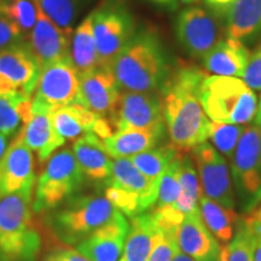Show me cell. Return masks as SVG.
I'll list each match as a JSON object with an SVG mask.
<instances>
[{"mask_svg": "<svg viewBox=\"0 0 261 261\" xmlns=\"http://www.w3.org/2000/svg\"><path fill=\"white\" fill-rule=\"evenodd\" d=\"M109 122L116 130L148 129L166 132L162 99L156 92H130L120 94Z\"/></svg>", "mask_w": 261, "mask_h": 261, "instance_id": "obj_10", "label": "cell"}, {"mask_svg": "<svg viewBox=\"0 0 261 261\" xmlns=\"http://www.w3.org/2000/svg\"><path fill=\"white\" fill-rule=\"evenodd\" d=\"M32 116V98L19 93H0V133L11 137Z\"/></svg>", "mask_w": 261, "mask_h": 261, "instance_id": "obj_29", "label": "cell"}, {"mask_svg": "<svg viewBox=\"0 0 261 261\" xmlns=\"http://www.w3.org/2000/svg\"><path fill=\"white\" fill-rule=\"evenodd\" d=\"M208 6H211V9L214 12H217L218 15H224L226 16L227 11L232 6V2L231 0H205Z\"/></svg>", "mask_w": 261, "mask_h": 261, "instance_id": "obj_41", "label": "cell"}, {"mask_svg": "<svg viewBox=\"0 0 261 261\" xmlns=\"http://www.w3.org/2000/svg\"><path fill=\"white\" fill-rule=\"evenodd\" d=\"M165 132L148 129L116 130L112 136L102 139V144L110 158L129 159L140 152L154 149L161 142Z\"/></svg>", "mask_w": 261, "mask_h": 261, "instance_id": "obj_23", "label": "cell"}, {"mask_svg": "<svg viewBox=\"0 0 261 261\" xmlns=\"http://www.w3.org/2000/svg\"><path fill=\"white\" fill-rule=\"evenodd\" d=\"M200 212L204 224L220 243L227 244L234 236L240 215L233 208H226L207 196H200Z\"/></svg>", "mask_w": 261, "mask_h": 261, "instance_id": "obj_27", "label": "cell"}, {"mask_svg": "<svg viewBox=\"0 0 261 261\" xmlns=\"http://www.w3.org/2000/svg\"><path fill=\"white\" fill-rule=\"evenodd\" d=\"M99 117L79 103L60 108L51 113L54 128L64 140L79 139L87 133H92Z\"/></svg>", "mask_w": 261, "mask_h": 261, "instance_id": "obj_26", "label": "cell"}, {"mask_svg": "<svg viewBox=\"0 0 261 261\" xmlns=\"http://www.w3.org/2000/svg\"><path fill=\"white\" fill-rule=\"evenodd\" d=\"M121 87L109 68L96 69L80 74V104L98 116H110L115 108Z\"/></svg>", "mask_w": 261, "mask_h": 261, "instance_id": "obj_16", "label": "cell"}, {"mask_svg": "<svg viewBox=\"0 0 261 261\" xmlns=\"http://www.w3.org/2000/svg\"><path fill=\"white\" fill-rule=\"evenodd\" d=\"M231 2H232V5L234 4V2H236V0H231Z\"/></svg>", "mask_w": 261, "mask_h": 261, "instance_id": "obj_49", "label": "cell"}, {"mask_svg": "<svg viewBox=\"0 0 261 261\" xmlns=\"http://www.w3.org/2000/svg\"><path fill=\"white\" fill-rule=\"evenodd\" d=\"M255 125L259 127V129L261 130V99L259 106H257V112H256V116H255Z\"/></svg>", "mask_w": 261, "mask_h": 261, "instance_id": "obj_46", "label": "cell"}, {"mask_svg": "<svg viewBox=\"0 0 261 261\" xmlns=\"http://www.w3.org/2000/svg\"><path fill=\"white\" fill-rule=\"evenodd\" d=\"M0 10L21 29L24 37L29 35L37 19L34 0H0Z\"/></svg>", "mask_w": 261, "mask_h": 261, "instance_id": "obj_35", "label": "cell"}, {"mask_svg": "<svg viewBox=\"0 0 261 261\" xmlns=\"http://www.w3.org/2000/svg\"><path fill=\"white\" fill-rule=\"evenodd\" d=\"M158 224L152 213L132 218L125 247L119 261H146L154 246Z\"/></svg>", "mask_w": 261, "mask_h": 261, "instance_id": "obj_25", "label": "cell"}, {"mask_svg": "<svg viewBox=\"0 0 261 261\" xmlns=\"http://www.w3.org/2000/svg\"><path fill=\"white\" fill-rule=\"evenodd\" d=\"M244 128L246 127L242 125L212 121L208 139L212 140L213 146L220 154H224L227 159L232 160L234 150L237 148Z\"/></svg>", "mask_w": 261, "mask_h": 261, "instance_id": "obj_34", "label": "cell"}, {"mask_svg": "<svg viewBox=\"0 0 261 261\" xmlns=\"http://www.w3.org/2000/svg\"><path fill=\"white\" fill-rule=\"evenodd\" d=\"M179 249L196 261H219L221 248L204 224L201 212L187 214L175 230Z\"/></svg>", "mask_w": 261, "mask_h": 261, "instance_id": "obj_18", "label": "cell"}, {"mask_svg": "<svg viewBox=\"0 0 261 261\" xmlns=\"http://www.w3.org/2000/svg\"><path fill=\"white\" fill-rule=\"evenodd\" d=\"M73 152L85 178L93 181H108L112 174L113 161L99 137L94 133L80 137L74 143Z\"/></svg>", "mask_w": 261, "mask_h": 261, "instance_id": "obj_22", "label": "cell"}, {"mask_svg": "<svg viewBox=\"0 0 261 261\" xmlns=\"http://www.w3.org/2000/svg\"><path fill=\"white\" fill-rule=\"evenodd\" d=\"M40 67L27 44L0 50V93H19L32 98Z\"/></svg>", "mask_w": 261, "mask_h": 261, "instance_id": "obj_11", "label": "cell"}, {"mask_svg": "<svg viewBox=\"0 0 261 261\" xmlns=\"http://www.w3.org/2000/svg\"><path fill=\"white\" fill-rule=\"evenodd\" d=\"M117 212L106 196H74L47 214L46 224L61 242L77 246Z\"/></svg>", "mask_w": 261, "mask_h": 261, "instance_id": "obj_5", "label": "cell"}, {"mask_svg": "<svg viewBox=\"0 0 261 261\" xmlns=\"http://www.w3.org/2000/svg\"><path fill=\"white\" fill-rule=\"evenodd\" d=\"M45 15L64 31L73 35L75 19L80 11V0H34Z\"/></svg>", "mask_w": 261, "mask_h": 261, "instance_id": "obj_33", "label": "cell"}, {"mask_svg": "<svg viewBox=\"0 0 261 261\" xmlns=\"http://www.w3.org/2000/svg\"><path fill=\"white\" fill-rule=\"evenodd\" d=\"M225 17L227 38L252 40L261 33V0H236Z\"/></svg>", "mask_w": 261, "mask_h": 261, "instance_id": "obj_24", "label": "cell"}, {"mask_svg": "<svg viewBox=\"0 0 261 261\" xmlns=\"http://www.w3.org/2000/svg\"><path fill=\"white\" fill-rule=\"evenodd\" d=\"M242 79L252 90L261 91V45L250 56Z\"/></svg>", "mask_w": 261, "mask_h": 261, "instance_id": "obj_39", "label": "cell"}, {"mask_svg": "<svg viewBox=\"0 0 261 261\" xmlns=\"http://www.w3.org/2000/svg\"><path fill=\"white\" fill-rule=\"evenodd\" d=\"M35 182L33 151L25 145L19 130L0 159V198L23 191H33Z\"/></svg>", "mask_w": 261, "mask_h": 261, "instance_id": "obj_14", "label": "cell"}, {"mask_svg": "<svg viewBox=\"0 0 261 261\" xmlns=\"http://www.w3.org/2000/svg\"><path fill=\"white\" fill-rule=\"evenodd\" d=\"M76 103L80 104V73L70 56L44 65L32 99V110L54 113Z\"/></svg>", "mask_w": 261, "mask_h": 261, "instance_id": "obj_8", "label": "cell"}, {"mask_svg": "<svg viewBox=\"0 0 261 261\" xmlns=\"http://www.w3.org/2000/svg\"><path fill=\"white\" fill-rule=\"evenodd\" d=\"M247 215L250 218V220H252L256 226H259L261 228V205L257 208V210H254L253 212H250V213H248Z\"/></svg>", "mask_w": 261, "mask_h": 261, "instance_id": "obj_43", "label": "cell"}, {"mask_svg": "<svg viewBox=\"0 0 261 261\" xmlns=\"http://www.w3.org/2000/svg\"><path fill=\"white\" fill-rule=\"evenodd\" d=\"M254 261H261V241L257 244L256 250H255V255H254Z\"/></svg>", "mask_w": 261, "mask_h": 261, "instance_id": "obj_47", "label": "cell"}, {"mask_svg": "<svg viewBox=\"0 0 261 261\" xmlns=\"http://www.w3.org/2000/svg\"><path fill=\"white\" fill-rule=\"evenodd\" d=\"M70 60L80 74L96 69L98 52L94 40L92 14L86 16L74 29L70 41Z\"/></svg>", "mask_w": 261, "mask_h": 261, "instance_id": "obj_28", "label": "cell"}, {"mask_svg": "<svg viewBox=\"0 0 261 261\" xmlns=\"http://www.w3.org/2000/svg\"><path fill=\"white\" fill-rule=\"evenodd\" d=\"M178 178L180 194L173 207L184 215L200 211V196L202 194L200 181L192 160L189 156H180Z\"/></svg>", "mask_w": 261, "mask_h": 261, "instance_id": "obj_31", "label": "cell"}, {"mask_svg": "<svg viewBox=\"0 0 261 261\" xmlns=\"http://www.w3.org/2000/svg\"><path fill=\"white\" fill-rule=\"evenodd\" d=\"M249 50L244 42L225 38L218 42L203 58L204 68L212 75L236 76L242 79L250 61Z\"/></svg>", "mask_w": 261, "mask_h": 261, "instance_id": "obj_19", "label": "cell"}, {"mask_svg": "<svg viewBox=\"0 0 261 261\" xmlns=\"http://www.w3.org/2000/svg\"><path fill=\"white\" fill-rule=\"evenodd\" d=\"M149 2L158 6H161V8L171 10V11L178 8V0H149Z\"/></svg>", "mask_w": 261, "mask_h": 261, "instance_id": "obj_42", "label": "cell"}, {"mask_svg": "<svg viewBox=\"0 0 261 261\" xmlns=\"http://www.w3.org/2000/svg\"><path fill=\"white\" fill-rule=\"evenodd\" d=\"M35 3V2H34ZM37 6V19L28 35V46L37 58L40 69L52 62L70 56L71 37L58 27Z\"/></svg>", "mask_w": 261, "mask_h": 261, "instance_id": "obj_15", "label": "cell"}, {"mask_svg": "<svg viewBox=\"0 0 261 261\" xmlns=\"http://www.w3.org/2000/svg\"><path fill=\"white\" fill-rule=\"evenodd\" d=\"M98 67L109 68L135 34L132 16L120 5H107L92 12Z\"/></svg>", "mask_w": 261, "mask_h": 261, "instance_id": "obj_9", "label": "cell"}, {"mask_svg": "<svg viewBox=\"0 0 261 261\" xmlns=\"http://www.w3.org/2000/svg\"><path fill=\"white\" fill-rule=\"evenodd\" d=\"M198 97L212 121L231 125L253 121L259 106L254 90L236 76L205 75L198 89Z\"/></svg>", "mask_w": 261, "mask_h": 261, "instance_id": "obj_4", "label": "cell"}, {"mask_svg": "<svg viewBox=\"0 0 261 261\" xmlns=\"http://www.w3.org/2000/svg\"><path fill=\"white\" fill-rule=\"evenodd\" d=\"M24 34L17 25L0 10V50L23 42Z\"/></svg>", "mask_w": 261, "mask_h": 261, "instance_id": "obj_38", "label": "cell"}, {"mask_svg": "<svg viewBox=\"0 0 261 261\" xmlns=\"http://www.w3.org/2000/svg\"><path fill=\"white\" fill-rule=\"evenodd\" d=\"M231 162L238 207L248 214L261 203V130L256 125L244 128Z\"/></svg>", "mask_w": 261, "mask_h": 261, "instance_id": "obj_7", "label": "cell"}, {"mask_svg": "<svg viewBox=\"0 0 261 261\" xmlns=\"http://www.w3.org/2000/svg\"><path fill=\"white\" fill-rule=\"evenodd\" d=\"M200 175L202 194L226 208L234 207V195L227 163L211 143L203 142L192 149Z\"/></svg>", "mask_w": 261, "mask_h": 261, "instance_id": "obj_13", "label": "cell"}, {"mask_svg": "<svg viewBox=\"0 0 261 261\" xmlns=\"http://www.w3.org/2000/svg\"><path fill=\"white\" fill-rule=\"evenodd\" d=\"M119 86L130 92H156L168 77L163 47L154 33H135L112 65Z\"/></svg>", "mask_w": 261, "mask_h": 261, "instance_id": "obj_2", "label": "cell"}, {"mask_svg": "<svg viewBox=\"0 0 261 261\" xmlns=\"http://www.w3.org/2000/svg\"><path fill=\"white\" fill-rule=\"evenodd\" d=\"M42 261H90L76 249L67 247L55 248L44 256Z\"/></svg>", "mask_w": 261, "mask_h": 261, "instance_id": "obj_40", "label": "cell"}, {"mask_svg": "<svg viewBox=\"0 0 261 261\" xmlns=\"http://www.w3.org/2000/svg\"><path fill=\"white\" fill-rule=\"evenodd\" d=\"M32 212V191L0 198V261H37L41 238Z\"/></svg>", "mask_w": 261, "mask_h": 261, "instance_id": "obj_3", "label": "cell"}, {"mask_svg": "<svg viewBox=\"0 0 261 261\" xmlns=\"http://www.w3.org/2000/svg\"><path fill=\"white\" fill-rule=\"evenodd\" d=\"M261 237L248 218H240L232 240L221 249L219 261H254Z\"/></svg>", "mask_w": 261, "mask_h": 261, "instance_id": "obj_30", "label": "cell"}, {"mask_svg": "<svg viewBox=\"0 0 261 261\" xmlns=\"http://www.w3.org/2000/svg\"><path fill=\"white\" fill-rule=\"evenodd\" d=\"M172 261H196V260L194 259V257L189 256L188 254L182 253L181 250H179V252L174 255V257H173Z\"/></svg>", "mask_w": 261, "mask_h": 261, "instance_id": "obj_45", "label": "cell"}, {"mask_svg": "<svg viewBox=\"0 0 261 261\" xmlns=\"http://www.w3.org/2000/svg\"><path fill=\"white\" fill-rule=\"evenodd\" d=\"M85 180V175L76 161L73 150L64 149L48 159L38 179L35 198L32 203L34 213L56 210L74 197Z\"/></svg>", "mask_w": 261, "mask_h": 261, "instance_id": "obj_6", "label": "cell"}, {"mask_svg": "<svg viewBox=\"0 0 261 261\" xmlns=\"http://www.w3.org/2000/svg\"><path fill=\"white\" fill-rule=\"evenodd\" d=\"M180 2L184 3V4H192V3L198 2V0H180Z\"/></svg>", "mask_w": 261, "mask_h": 261, "instance_id": "obj_48", "label": "cell"}, {"mask_svg": "<svg viewBox=\"0 0 261 261\" xmlns=\"http://www.w3.org/2000/svg\"><path fill=\"white\" fill-rule=\"evenodd\" d=\"M108 185L122 189L140 198L146 211L154 207L158 201L160 181L145 177L129 159H115L112 165V174Z\"/></svg>", "mask_w": 261, "mask_h": 261, "instance_id": "obj_20", "label": "cell"}, {"mask_svg": "<svg viewBox=\"0 0 261 261\" xmlns=\"http://www.w3.org/2000/svg\"><path fill=\"white\" fill-rule=\"evenodd\" d=\"M25 145L37 152L41 162L55 154L65 140L55 130L51 113L46 110H32V116L21 128Z\"/></svg>", "mask_w": 261, "mask_h": 261, "instance_id": "obj_21", "label": "cell"}, {"mask_svg": "<svg viewBox=\"0 0 261 261\" xmlns=\"http://www.w3.org/2000/svg\"><path fill=\"white\" fill-rule=\"evenodd\" d=\"M8 136L0 133V159L5 154L6 149H8Z\"/></svg>", "mask_w": 261, "mask_h": 261, "instance_id": "obj_44", "label": "cell"}, {"mask_svg": "<svg viewBox=\"0 0 261 261\" xmlns=\"http://www.w3.org/2000/svg\"><path fill=\"white\" fill-rule=\"evenodd\" d=\"M179 155L177 159L173 161L169 167L166 169L160 179L159 185V195L158 201H156V208L173 207L177 202L179 194H180V185H179L178 169H179Z\"/></svg>", "mask_w": 261, "mask_h": 261, "instance_id": "obj_37", "label": "cell"}, {"mask_svg": "<svg viewBox=\"0 0 261 261\" xmlns=\"http://www.w3.org/2000/svg\"><path fill=\"white\" fill-rule=\"evenodd\" d=\"M179 155H180V151L169 144L159 146V148L156 146L148 151L132 156L129 160L145 177L154 181H160L166 169Z\"/></svg>", "mask_w": 261, "mask_h": 261, "instance_id": "obj_32", "label": "cell"}, {"mask_svg": "<svg viewBox=\"0 0 261 261\" xmlns=\"http://www.w3.org/2000/svg\"><path fill=\"white\" fill-rule=\"evenodd\" d=\"M158 224V233H156L154 246L146 261H172L179 250L177 238H175V226Z\"/></svg>", "mask_w": 261, "mask_h": 261, "instance_id": "obj_36", "label": "cell"}, {"mask_svg": "<svg viewBox=\"0 0 261 261\" xmlns=\"http://www.w3.org/2000/svg\"><path fill=\"white\" fill-rule=\"evenodd\" d=\"M175 34L182 48L191 57L202 60L221 40L217 18L200 6H191L178 15Z\"/></svg>", "mask_w": 261, "mask_h": 261, "instance_id": "obj_12", "label": "cell"}, {"mask_svg": "<svg viewBox=\"0 0 261 261\" xmlns=\"http://www.w3.org/2000/svg\"><path fill=\"white\" fill-rule=\"evenodd\" d=\"M205 74L194 67H181L162 86L163 116L171 144L180 152L207 142L211 120L202 107L198 89Z\"/></svg>", "mask_w": 261, "mask_h": 261, "instance_id": "obj_1", "label": "cell"}, {"mask_svg": "<svg viewBox=\"0 0 261 261\" xmlns=\"http://www.w3.org/2000/svg\"><path fill=\"white\" fill-rule=\"evenodd\" d=\"M128 231V221L119 211L107 224L77 244L76 250L90 261H119Z\"/></svg>", "mask_w": 261, "mask_h": 261, "instance_id": "obj_17", "label": "cell"}]
</instances>
